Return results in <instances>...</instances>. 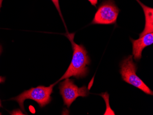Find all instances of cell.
Returning <instances> with one entry per match:
<instances>
[{"mask_svg": "<svg viewBox=\"0 0 153 115\" xmlns=\"http://www.w3.org/2000/svg\"><path fill=\"white\" fill-rule=\"evenodd\" d=\"M51 1H52V2H53L54 6H55V7H56V9H57V11H58V13H59V14H60V17H61L62 20L63 21V23H64V24L65 25V23H64V19H63V17H62V12H61V9H60L59 0H51Z\"/></svg>", "mask_w": 153, "mask_h": 115, "instance_id": "7", "label": "cell"}, {"mask_svg": "<svg viewBox=\"0 0 153 115\" xmlns=\"http://www.w3.org/2000/svg\"><path fill=\"white\" fill-rule=\"evenodd\" d=\"M2 1H3V0H0V9H1V6H2Z\"/></svg>", "mask_w": 153, "mask_h": 115, "instance_id": "12", "label": "cell"}, {"mask_svg": "<svg viewBox=\"0 0 153 115\" xmlns=\"http://www.w3.org/2000/svg\"><path fill=\"white\" fill-rule=\"evenodd\" d=\"M2 52V47L1 45H0V55L1 54V52Z\"/></svg>", "mask_w": 153, "mask_h": 115, "instance_id": "11", "label": "cell"}, {"mask_svg": "<svg viewBox=\"0 0 153 115\" xmlns=\"http://www.w3.org/2000/svg\"><path fill=\"white\" fill-rule=\"evenodd\" d=\"M88 1L90 2V3H91L92 5L95 7L96 8L97 7L96 5L98 4V0H88Z\"/></svg>", "mask_w": 153, "mask_h": 115, "instance_id": "8", "label": "cell"}, {"mask_svg": "<svg viewBox=\"0 0 153 115\" xmlns=\"http://www.w3.org/2000/svg\"><path fill=\"white\" fill-rule=\"evenodd\" d=\"M0 106H1V103H0ZM0 115H1V113L0 112Z\"/></svg>", "mask_w": 153, "mask_h": 115, "instance_id": "13", "label": "cell"}, {"mask_svg": "<svg viewBox=\"0 0 153 115\" xmlns=\"http://www.w3.org/2000/svg\"><path fill=\"white\" fill-rule=\"evenodd\" d=\"M74 33H67V37L72 45L73 57L70 65L56 83L62 80L74 77L77 79L85 78L88 73V66L90 64V59L85 47L82 45H78L74 41Z\"/></svg>", "mask_w": 153, "mask_h": 115, "instance_id": "1", "label": "cell"}, {"mask_svg": "<svg viewBox=\"0 0 153 115\" xmlns=\"http://www.w3.org/2000/svg\"><path fill=\"white\" fill-rule=\"evenodd\" d=\"M56 84V82L48 87L39 86L36 88H31L30 90L25 91L19 96L13 98L12 99L17 101L21 109L24 112H25L24 108V101L26 99L34 100L38 104L39 107H44L51 102V95L53 88Z\"/></svg>", "mask_w": 153, "mask_h": 115, "instance_id": "2", "label": "cell"}, {"mask_svg": "<svg viewBox=\"0 0 153 115\" xmlns=\"http://www.w3.org/2000/svg\"><path fill=\"white\" fill-rule=\"evenodd\" d=\"M133 45V56L136 61L142 58V53L145 47L153 43V33H147L137 39L130 38Z\"/></svg>", "mask_w": 153, "mask_h": 115, "instance_id": "6", "label": "cell"}, {"mask_svg": "<svg viewBox=\"0 0 153 115\" xmlns=\"http://www.w3.org/2000/svg\"><path fill=\"white\" fill-rule=\"evenodd\" d=\"M120 73L123 80L147 94L153 96V91L137 75V67L133 61V56L124 58L120 64Z\"/></svg>", "mask_w": 153, "mask_h": 115, "instance_id": "3", "label": "cell"}, {"mask_svg": "<svg viewBox=\"0 0 153 115\" xmlns=\"http://www.w3.org/2000/svg\"><path fill=\"white\" fill-rule=\"evenodd\" d=\"M59 84L60 93L63 99L64 105L69 108L71 104L79 97H85L89 94V91L85 86L78 87L74 83V80L69 78Z\"/></svg>", "mask_w": 153, "mask_h": 115, "instance_id": "5", "label": "cell"}, {"mask_svg": "<svg viewBox=\"0 0 153 115\" xmlns=\"http://www.w3.org/2000/svg\"><path fill=\"white\" fill-rule=\"evenodd\" d=\"M11 114L12 115H25L19 110L14 111Z\"/></svg>", "mask_w": 153, "mask_h": 115, "instance_id": "9", "label": "cell"}, {"mask_svg": "<svg viewBox=\"0 0 153 115\" xmlns=\"http://www.w3.org/2000/svg\"><path fill=\"white\" fill-rule=\"evenodd\" d=\"M5 77H2V76H0V84L5 82ZM0 103H1V100H0Z\"/></svg>", "mask_w": 153, "mask_h": 115, "instance_id": "10", "label": "cell"}, {"mask_svg": "<svg viewBox=\"0 0 153 115\" xmlns=\"http://www.w3.org/2000/svg\"><path fill=\"white\" fill-rule=\"evenodd\" d=\"M120 9L113 0H105L95 13L92 24H113L117 22Z\"/></svg>", "mask_w": 153, "mask_h": 115, "instance_id": "4", "label": "cell"}]
</instances>
